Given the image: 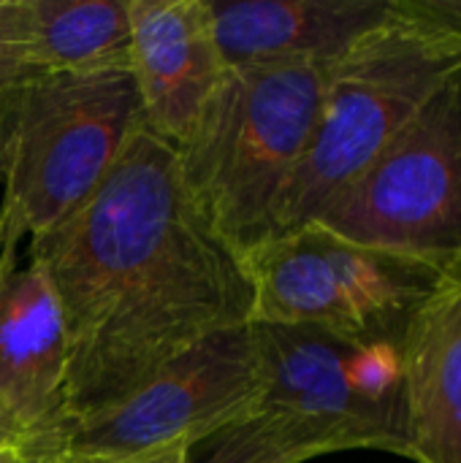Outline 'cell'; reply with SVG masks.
<instances>
[{
	"label": "cell",
	"mask_w": 461,
	"mask_h": 463,
	"mask_svg": "<svg viewBox=\"0 0 461 463\" xmlns=\"http://www.w3.org/2000/svg\"><path fill=\"white\" fill-rule=\"evenodd\" d=\"M68 339V410L82 418L201 339L250 326L245 260L190 201L177 146L141 122L98 190L30 244Z\"/></svg>",
	"instance_id": "1"
},
{
	"label": "cell",
	"mask_w": 461,
	"mask_h": 463,
	"mask_svg": "<svg viewBox=\"0 0 461 463\" xmlns=\"http://www.w3.org/2000/svg\"><path fill=\"white\" fill-rule=\"evenodd\" d=\"M326 68L307 60L228 68L177 146L190 201L242 260L277 233V206L307 152Z\"/></svg>",
	"instance_id": "2"
},
{
	"label": "cell",
	"mask_w": 461,
	"mask_h": 463,
	"mask_svg": "<svg viewBox=\"0 0 461 463\" xmlns=\"http://www.w3.org/2000/svg\"><path fill=\"white\" fill-rule=\"evenodd\" d=\"M141 100L130 73H54L0 92V263L54 231L106 179Z\"/></svg>",
	"instance_id": "3"
},
{
	"label": "cell",
	"mask_w": 461,
	"mask_h": 463,
	"mask_svg": "<svg viewBox=\"0 0 461 463\" xmlns=\"http://www.w3.org/2000/svg\"><path fill=\"white\" fill-rule=\"evenodd\" d=\"M456 71L459 41L427 22L413 0H394L383 24L329 62L318 119L277 206L274 236L315 222Z\"/></svg>",
	"instance_id": "4"
},
{
	"label": "cell",
	"mask_w": 461,
	"mask_h": 463,
	"mask_svg": "<svg viewBox=\"0 0 461 463\" xmlns=\"http://www.w3.org/2000/svg\"><path fill=\"white\" fill-rule=\"evenodd\" d=\"M253 326L318 328L351 342H391L435 290L443 266L353 244L318 222L285 231L245 258Z\"/></svg>",
	"instance_id": "5"
},
{
	"label": "cell",
	"mask_w": 461,
	"mask_h": 463,
	"mask_svg": "<svg viewBox=\"0 0 461 463\" xmlns=\"http://www.w3.org/2000/svg\"><path fill=\"white\" fill-rule=\"evenodd\" d=\"M326 231L446 266L461 252V71L318 214Z\"/></svg>",
	"instance_id": "6"
},
{
	"label": "cell",
	"mask_w": 461,
	"mask_h": 463,
	"mask_svg": "<svg viewBox=\"0 0 461 463\" xmlns=\"http://www.w3.org/2000/svg\"><path fill=\"white\" fill-rule=\"evenodd\" d=\"M255 334L258 412L302 423L331 453L383 450L405 458L399 345L351 342L318 328L255 326Z\"/></svg>",
	"instance_id": "7"
},
{
	"label": "cell",
	"mask_w": 461,
	"mask_h": 463,
	"mask_svg": "<svg viewBox=\"0 0 461 463\" xmlns=\"http://www.w3.org/2000/svg\"><path fill=\"white\" fill-rule=\"evenodd\" d=\"M261 402L255 326L217 331L144 377L125 396L76 418L65 456H130L193 448L253 415Z\"/></svg>",
	"instance_id": "8"
},
{
	"label": "cell",
	"mask_w": 461,
	"mask_h": 463,
	"mask_svg": "<svg viewBox=\"0 0 461 463\" xmlns=\"http://www.w3.org/2000/svg\"><path fill=\"white\" fill-rule=\"evenodd\" d=\"M128 16L130 76L144 122L179 146L228 71L212 0H128Z\"/></svg>",
	"instance_id": "9"
},
{
	"label": "cell",
	"mask_w": 461,
	"mask_h": 463,
	"mask_svg": "<svg viewBox=\"0 0 461 463\" xmlns=\"http://www.w3.org/2000/svg\"><path fill=\"white\" fill-rule=\"evenodd\" d=\"M0 404L49 453H65L68 410L65 323L43 269L30 260L0 279Z\"/></svg>",
	"instance_id": "10"
},
{
	"label": "cell",
	"mask_w": 461,
	"mask_h": 463,
	"mask_svg": "<svg viewBox=\"0 0 461 463\" xmlns=\"http://www.w3.org/2000/svg\"><path fill=\"white\" fill-rule=\"evenodd\" d=\"M399 361L405 458L461 463V252L413 312Z\"/></svg>",
	"instance_id": "11"
},
{
	"label": "cell",
	"mask_w": 461,
	"mask_h": 463,
	"mask_svg": "<svg viewBox=\"0 0 461 463\" xmlns=\"http://www.w3.org/2000/svg\"><path fill=\"white\" fill-rule=\"evenodd\" d=\"M394 0H212L228 68L253 62H331L383 24Z\"/></svg>",
	"instance_id": "12"
},
{
	"label": "cell",
	"mask_w": 461,
	"mask_h": 463,
	"mask_svg": "<svg viewBox=\"0 0 461 463\" xmlns=\"http://www.w3.org/2000/svg\"><path fill=\"white\" fill-rule=\"evenodd\" d=\"M27 73H130L128 0H22Z\"/></svg>",
	"instance_id": "13"
},
{
	"label": "cell",
	"mask_w": 461,
	"mask_h": 463,
	"mask_svg": "<svg viewBox=\"0 0 461 463\" xmlns=\"http://www.w3.org/2000/svg\"><path fill=\"white\" fill-rule=\"evenodd\" d=\"M329 453L326 442L302 423L274 412H258L217 434V445L198 463H302Z\"/></svg>",
	"instance_id": "14"
},
{
	"label": "cell",
	"mask_w": 461,
	"mask_h": 463,
	"mask_svg": "<svg viewBox=\"0 0 461 463\" xmlns=\"http://www.w3.org/2000/svg\"><path fill=\"white\" fill-rule=\"evenodd\" d=\"M22 35V0H0V92L33 79L24 65Z\"/></svg>",
	"instance_id": "15"
},
{
	"label": "cell",
	"mask_w": 461,
	"mask_h": 463,
	"mask_svg": "<svg viewBox=\"0 0 461 463\" xmlns=\"http://www.w3.org/2000/svg\"><path fill=\"white\" fill-rule=\"evenodd\" d=\"M190 450L193 448L187 445H168V448L130 453V456H84V458L62 456V463H193Z\"/></svg>",
	"instance_id": "16"
},
{
	"label": "cell",
	"mask_w": 461,
	"mask_h": 463,
	"mask_svg": "<svg viewBox=\"0 0 461 463\" xmlns=\"http://www.w3.org/2000/svg\"><path fill=\"white\" fill-rule=\"evenodd\" d=\"M413 8L461 43V0H413Z\"/></svg>",
	"instance_id": "17"
},
{
	"label": "cell",
	"mask_w": 461,
	"mask_h": 463,
	"mask_svg": "<svg viewBox=\"0 0 461 463\" xmlns=\"http://www.w3.org/2000/svg\"><path fill=\"white\" fill-rule=\"evenodd\" d=\"M0 450H22V453L38 456V458H57V456H62V453H49L41 445H35L22 431V426L11 418V412L3 404H0Z\"/></svg>",
	"instance_id": "18"
},
{
	"label": "cell",
	"mask_w": 461,
	"mask_h": 463,
	"mask_svg": "<svg viewBox=\"0 0 461 463\" xmlns=\"http://www.w3.org/2000/svg\"><path fill=\"white\" fill-rule=\"evenodd\" d=\"M60 458V456H57ZM54 458H38V456H30V453H22V450H0V463H49Z\"/></svg>",
	"instance_id": "19"
},
{
	"label": "cell",
	"mask_w": 461,
	"mask_h": 463,
	"mask_svg": "<svg viewBox=\"0 0 461 463\" xmlns=\"http://www.w3.org/2000/svg\"><path fill=\"white\" fill-rule=\"evenodd\" d=\"M62 456H65V453H62ZM62 456H60V458H54V461H49V463H62Z\"/></svg>",
	"instance_id": "20"
},
{
	"label": "cell",
	"mask_w": 461,
	"mask_h": 463,
	"mask_svg": "<svg viewBox=\"0 0 461 463\" xmlns=\"http://www.w3.org/2000/svg\"><path fill=\"white\" fill-rule=\"evenodd\" d=\"M3 274H5V269H3V266H0V279H3Z\"/></svg>",
	"instance_id": "21"
},
{
	"label": "cell",
	"mask_w": 461,
	"mask_h": 463,
	"mask_svg": "<svg viewBox=\"0 0 461 463\" xmlns=\"http://www.w3.org/2000/svg\"><path fill=\"white\" fill-rule=\"evenodd\" d=\"M0 266H3V263H0Z\"/></svg>",
	"instance_id": "22"
}]
</instances>
